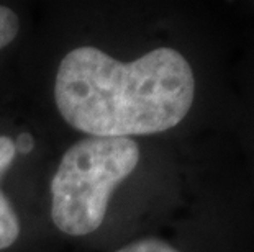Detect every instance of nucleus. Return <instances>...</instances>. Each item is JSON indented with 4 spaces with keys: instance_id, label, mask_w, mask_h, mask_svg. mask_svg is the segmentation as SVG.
Here are the masks:
<instances>
[{
    "instance_id": "2",
    "label": "nucleus",
    "mask_w": 254,
    "mask_h": 252,
    "mask_svg": "<svg viewBox=\"0 0 254 252\" xmlns=\"http://www.w3.org/2000/svg\"><path fill=\"white\" fill-rule=\"evenodd\" d=\"M139 162L129 138H84L64 152L51 180V219L69 236L94 233L104 223L117 187Z\"/></svg>"
},
{
    "instance_id": "6",
    "label": "nucleus",
    "mask_w": 254,
    "mask_h": 252,
    "mask_svg": "<svg viewBox=\"0 0 254 252\" xmlns=\"http://www.w3.org/2000/svg\"><path fill=\"white\" fill-rule=\"evenodd\" d=\"M15 154H17L15 143L8 136H0V177L12 165Z\"/></svg>"
},
{
    "instance_id": "7",
    "label": "nucleus",
    "mask_w": 254,
    "mask_h": 252,
    "mask_svg": "<svg viewBox=\"0 0 254 252\" xmlns=\"http://www.w3.org/2000/svg\"><path fill=\"white\" fill-rule=\"evenodd\" d=\"M33 146H35V139H33V136L30 135V133H21V135L17 138V141H15V149H17V151L21 152V154L31 152Z\"/></svg>"
},
{
    "instance_id": "1",
    "label": "nucleus",
    "mask_w": 254,
    "mask_h": 252,
    "mask_svg": "<svg viewBox=\"0 0 254 252\" xmlns=\"http://www.w3.org/2000/svg\"><path fill=\"white\" fill-rule=\"evenodd\" d=\"M193 99V71L172 48L122 62L99 48L80 46L63 57L55 82L61 116L95 138L167 131L187 116Z\"/></svg>"
},
{
    "instance_id": "5",
    "label": "nucleus",
    "mask_w": 254,
    "mask_h": 252,
    "mask_svg": "<svg viewBox=\"0 0 254 252\" xmlns=\"http://www.w3.org/2000/svg\"><path fill=\"white\" fill-rule=\"evenodd\" d=\"M117 252H179L177 249L172 248L171 244L164 243L159 239H139L134 243H129L127 246H123L122 249H118Z\"/></svg>"
},
{
    "instance_id": "3",
    "label": "nucleus",
    "mask_w": 254,
    "mask_h": 252,
    "mask_svg": "<svg viewBox=\"0 0 254 252\" xmlns=\"http://www.w3.org/2000/svg\"><path fill=\"white\" fill-rule=\"evenodd\" d=\"M20 234V221L12 205L0 190V251L10 248Z\"/></svg>"
},
{
    "instance_id": "4",
    "label": "nucleus",
    "mask_w": 254,
    "mask_h": 252,
    "mask_svg": "<svg viewBox=\"0 0 254 252\" xmlns=\"http://www.w3.org/2000/svg\"><path fill=\"white\" fill-rule=\"evenodd\" d=\"M20 20L12 8L0 5V50L8 46L18 35Z\"/></svg>"
}]
</instances>
